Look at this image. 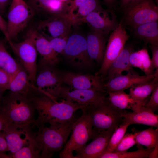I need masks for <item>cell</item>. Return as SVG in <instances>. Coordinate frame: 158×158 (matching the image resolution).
Returning a JSON list of instances; mask_svg holds the SVG:
<instances>
[{
  "instance_id": "1",
  "label": "cell",
  "mask_w": 158,
  "mask_h": 158,
  "mask_svg": "<svg viewBox=\"0 0 158 158\" xmlns=\"http://www.w3.org/2000/svg\"><path fill=\"white\" fill-rule=\"evenodd\" d=\"M34 105L38 116L34 124L37 127L61 123L75 118L74 114L81 106L63 99L60 102L39 90L27 97Z\"/></svg>"
},
{
  "instance_id": "2",
  "label": "cell",
  "mask_w": 158,
  "mask_h": 158,
  "mask_svg": "<svg viewBox=\"0 0 158 158\" xmlns=\"http://www.w3.org/2000/svg\"><path fill=\"white\" fill-rule=\"evenodd\" d=\"M77 119L37 127L36 139L40 150L41 158L51 157L63 148L70 135L73 125Z\"/></svg>"
},
{
  "instance_id": "3",
  "label": "cell",
  "mask_w": 158,
  "mask_h": 158,
  "mask_svg": "<svg viewBox=\"0 0 158 158\" xmlns=\"http://www.w3.org/2000/svg\"><path fill=\"white\" fill-rule=\"evenodd\" d=\"M0 107L8 121L18 125L34 124L35 109L32 102L26 96L10 91L3 96Z\"/></svg>"
},
{
  "instance_id": "4",
  "label": "cell",
  "mask_w": 158,
  "mask_h": 158,
  "mask_svg": "<svg viewBox=\"0 0 158 158\" xmlns=\"http://www.w3.org/2000/svg\"><path fill=\"white\" fill-rule=\"evenodd\" d=\"M83 109L90 117L95 137L103 131L114 130L123 122L122 114L126 110L113 106L106 97L97 104Z\"/></svg>"
},
{
  "instance_id": "5",
  "label": "cell",
  "mask_w": 158,
  "mask_h": 158,
  "mask_svg": "<svg viewBox=\"0 0 158 158\" xmlns=\"http://www.w3.org/2000/svg\"><path fill=\"white\" fill-rule=\"evenodd\" d=\"M82 114L74 122L70 136L60 152L61 158H74L73 152L85 145L95 137L92 121L88 112L82 109Z\"/></svg>"
},
{
  "instance_id": "6",
  "label": "cell",
  "mask_w": 158,
  "mask_h": 158,
  "mask_svg": "<svg viewBox=\"0 0 158 158\" xmlns=\"http://www.w3.org/2000/svg\"><path fill=\"white\" fill-rule=\"evenodd\" d=\"M126 25L133 29L158 20V8L154 0H135L123 8Z\"/></svg>"
},
{
  "instance_id": "7",
  "label": "cell",
  "mask_w": 158,
  "mask_h": 158,
  "mask_svg": "<svg viewBox=\"0 0 158 158\" xmlns=\"http://www.w3.org/2000/svg\"><path fill=\"white\" fill-rule=\"evenodd\" d=\"M35 13L24 0H12L8 15L7 41L17 39Z\"/></svg>"
},
{
  "instance_id": "8",
  "label": "cell",
  "mask_w": 158,
  "mask_h": 158,
  "mask_svg": "<svg viewBox=\"0 0 158 158\" xmlns=\"http://www.w3.org/2000/svg\"><path fill=\"white\" fill-rule=\"evenodd\" d=\"M61 55L70 65L79 69L87 68L92 64L87 51L86 38L79 34L68 37Z\"/></svg>"
},
{
  "instance_id": "9",
  "label": "cell",
  "mask_w": 158,
  "mask_h": 158,
  "mask_svg": "<svg viewBox=\"0 0 158 158\" xmlns=\"http://www.w3.org/2000/svg\"><path fill=\"white\" fill-rule=\"evenodd\" d=\"M129 38L123 24L119 23L118 27L111 33L108 40L104 59L100 69L95 73L103 80L111 63L123 49Z\"/></svg>"
},
{
  "instance_id": "10",
  "label": "cell",
  "mask_w": 158,
  "mask_h": 158,
  "mask_svg": "<svg viewBox=\"0 0 158 158\" xmlns=\"http://www.w3.org/2000/svg\"><path fill=\"white\" fill-rule=\"evenodd\" d=\"M27 36L23 41L20 42H14L12 40L8 42L20 64L27 72L30 80L35 85L37 72L38 52L32 39Z\"/></svg>"
},
{
  "instance_id": "11",
  "label": "cell",
  "mask_w": 158,
  "mask_h": 158,
  "mask_svg": "<svg viewBox=\"0 0 158 158\" xmlns=\"http://www.w3.org/2000/svg\"><path fill=\"white\" fill-rule=\"evenodd\" d=\"M41 21L36 30L48 40L60 37L68 38L71 26L76 23L68 14L50 15Z\"/></svg>"
},
{
  "instance_id": "12",
  "label": "cell",
  "mask_w": 158,
  "mask_h": 158,
  "mask_svg": "<svg viewBox=\"0 0 158 158\" xmlns=\"http://www.w3.org/2000/svg\"><path fill=\"white\" fill-rule=\"evenodd\" d=\"M61 71L55 66L37 70L35 85L40 91L57 99L63 84Z\"/></svg>"
},
{
  "instance_id": "13",
  "label": "cell",
  "mask_w": 158,
  "mask_h": 158,
  "mask_svg": "<svg viewBox=\"0 0 158 158\" xmlns=\"http://www.w3.org/2000/svg\"><path fill=\"white\" fill-rule=\"evenodd\" d=\"M107 93L91 89H73L68 87L62 86L59 98L75 102L83 109L94 105L106 97Z\"/></svg>"
},
{
  "instance_id": "14",
  "label": "cell",
  "mask_w": 158,
  "mask_h": 158,
  "mask_svg": "<svg viewBox=\"0 0 158 158\" xmlns=\"http://www.w3.org/2000/svg\"><path fill=\"white\" fill-rule=\"evenodd\" d=\"M63 83L73 89H91L107 93L104 90L103 81L99 76L61 71Z\"/></svg>"
},
{
  "instance_id": "15",
  "label": "cell",
  "mask_w": 158,
  "mask_h": 158,
  "mask_svg": "<svg viewBox=\"0 0 158 158\" xmlns=\"http://www.w3.org/2000/svg\"><path fill=\"white\" fill-rule=\"evenodd\" d=\"M27 36L33 40L40 58L37 65V71L45 68L56 66L60 61L59 54L50 47L49 40L36 30L31 29Z\"/></svg>"
},
{
  "instance_id": "16",
  "label": "cell",
  "mask_w": 158,
  "mask_h": 158,
  "mask_svg": "<svg viewBox=\"0 0 158 158\" xmlns=\"http://www.w3.org/2000/svg\"><path fill=\"white\" fill-rule=\"evenodd\" d=\"M87 22L92 29L108 35L118 27V23L114 12L101 8L94 11L79 21Z\"/></svg>"
},
{
  "instance_id": "17",
  "label": "cell",
  "mask_w": 158,
  "mask_h": 158,
  "mask_svg": "<svg viewBox=\"0 0 158 158\" xmlns=\"http://www.w3.org/2000/svg\"><path fill=\"white\" fill-rule=\"evenodd\" d=\"M155 77L153 75H139L134 71L128 72L125 75L116 77L104 83V90L108 93L123 90L135 85L148 82Z\"/></svg>"
},
{
  "instance_id": "18",
  "label": "cell",
  "mask_w": 158,
  "mask_h": 158,
  "mask_svg": "<svg viewBox=\"0 0 158 158\" xmlns=\"http://www.w3.org/2000/svg\"><path fill=\"white\" fill-rule=\"evenodd\" d=\"M30 126L8 123L1 131L11 154L15 153L28 144L30 128L26 136L23 138L22 136L25 134Z\"/></svg>"
},
{
  "instance_id": "19",
  "label": "cell",
  "mask_w": 158,
  "mask_h": 158,
  "mask_svg": "<svg viewBox=\"0 0 158 158\" xmlns=\"http://www.w3.org/2000/svg\"><path fill=\"white\" fill-rule=\"evenodd\" d=\"M114 131L106 130L100 132L90 143L75 151L74 158H99L106 152Z\"/></svg>"
},
{
  "instance_id": "20",
  "label": "cell",
  "mask_w": 158,
  "mask_h": 158,
  "mask_svg": "<svg viewBox=\"0 0 158 158\" xmlns=\"http://www.w3.org/2000/svg\"><path fill=\"white\" fill-rule=\"evenodd\" d=\"M107 36L92 29L86 38L87 51L89 57L92 61L101 64L104 58Z\"/></svg>"
},
{
  "instance_id": "21",
  "label": "cell",
  "mask_w": 158,
  "mask_h": 158,
  "mask_svg": "<svg viewBox=\"0 0 158 158\" xmlns=\"http://www.w3.org/2000/svg\"><path fill=\"white\" fill-rule=\"evenodd\" d=\"M38 90L30 81L27 72L22 66L19 70L12 76L8 90L27 97Z\"/></svg>"
},
{
  "instance_id": "22",
  "label": "cell",
  "mask_w": 158,
  "mask_h": 158,
  "mask_svg": "<svg viewBox=\"0 0 158 158\" xmlns=\"http://www.w3.org/2000/svg\"><path fill=\"white\" fill-rule=\"evenodd\" d=\"M134 45H129L123 49L111 63L104 80L107 81L122 75L124 71L129 72L133 71L129 61V57L133 51Z\"/></svg>"
},
{
  "instance_id": "23",
  "label": "cell",
  "mask_w": 158,
  "mask_h": 158,
  "mask_svg": "<svg viewBox=\"0 0 158 158\" xmlns=\"http://www.w3.org/2000/svg\"><path fill=\"white\" fill-rule=\"evenodd\" d=\"M123 119L130 125L143 124L152 127L158 126V115L150 109L142 106L138 110L128 112L125 110L122 114Z\"/></svg>"
},
{
  "instance_id": "24",
  "label": "cell",
  "mask_w": 158,
  "mask_h": 158,
  "mask_svg": "<svg viewBox=\"0 0 158 158\" xmlns=\"http://www.w3.org/2000/svg\"><path fill=\"white\" fill-rule=\"evenodd\" d=\"M109 102L114 106L122 109H129L132 111L138 110L147 102H141L135 100L129 94L121 90L107 93Z\"/></svg>"
},
{
  "instance_id": "25",
  "label": "cell",
  "mask_w": 158,
  "mask_h": 158,
  "mask_svg": "<svg viewBox=\"0 0 158 158\" xmlns=\"http://www.w3.org/2000/svg\"><path fill=\"white\" fill-rule=\"evenodd\" d=\"M129 61L132 67L140 68L145 75H151L154 73L155 68L145 48L136 51H132L130 55Z\"/></svg>"
},
{
  "instance_id": "26",
  "label": "cell",
  "mask_w": 158,
  "mask_h": 158,
  "mask_svg": "<svg viewBox=\"0 0 158 158\" xmlns=\"http://www.w3.org/2000/svg\"><path fill=\"white\" fill-rule=\"evenodd\" d=\"M133 29L136 37L150 45H158V20L140 25Z\"/></svg>"
},
{
  "instance_id": "27",
  "label": "cell",
  "mask_w": 158,
  "mask_h": 158,
  "mask_svg": "<svg viewBox=\"0 0 158 158\" xmlns=\"http://www.w3.org/2000/svg\"><path fill=\"white\" fill-rule=\"evenodd\" d=\"M6 158H39L41 152L36 139V133H33L30 129L28 136V143L16 152L6 155Z\"/></svg>"
},
{
  "instance_id": "28",
  "label": "cell",
  "mask_w": 158,
  "mask_h": 158,
  "mask_svg": "<svg viewBox=\"0 0 158 158\" xmlns=\"http://www.w3.org/2000/svg\"><path fill=\"white\" fill-rule=\"evenodd\" d=\"M158 85V76H155L151 80L130 88L129 94L137 101L148 102L147 98Z\"/></svg>"
},
{
  "instance_id": "29",
  "label": "cell",
  "mask_w": 158,
  "mask_h": 158,
  "mask_svg": "<svg viewBox=\"0 0 158 158\" xmlns=\"http://www.w3.org/2000/svg\"><path fill=\"white\" fill-rule=\"evenodd\" d=\"M21 66L9 54L3 42L0 41V69L12 76Z\"/></svg>"
},
{
  "instance_id": "30",
  "label": "cell",
  "mask_w": 158,
  "mask_h": 158,
  "mask_svg": "<svg viewBox=\"0 0 158 158\" xmlns=\"http://www.w3.org/2000/svg\"><path fill=\"white\" fill-rule=\"evenodd\" d=\"M137 143L145 146L147 148H154L158 144V128L154 129L152 127L141 131L137 132Z\"/></svg>"
},
{
  "instance_id": "31",
  "label": "cell",
  "mask_w": 158,
  "mask_h": 158,
  "mask_svg": "<svg viewBox=\"0 0 158 158\" xmlns=\"http://www.w3.org/2000/svg\"><path fill=\"white\" fill-rule=\"evenodd\" d=\"M137 150L120 152H105L101 155L99 158H148L150 154L154 149L143 148L138 145Z\"/></svg>"
},
{
  "instance_id": "32",
  "label": "cell",
  "mask_w": 158,
  "mask_h": 158,
  "mask_svg": "<svg viewBox=\"0 0 158 158\" xmlns=\"http://www.w3.org/2000/svg\"><path fill=\"white\" fill-rule=\"evenodd\" d=\"M129 126V124L123 118V122L114 130L111 135L105 152H114L125 134Z\"/></svg>"
},
{
  "instance_id": "33",
  "label": "cell",
  "mask_w": 158,
  "mask_h": 158,
  "mask_svg": "<svg viewBox=\"0 0 158 158\" xmlns=\"http://www.w3.org/2000/svg\"><path fill=\"white\" fill-rule=\"evenodd\" d=\"M102 8L100 0H87L78 8L77 13L74 14L73 18L76 23H79L81 19Z\"/></svg>"
},
{
  "instance_id": "34",
  "label": "cell",
  "mask_w": 158,
  "mask_h": 158,
  "mask_svg": "<svg viewBox=\"0 0 158 158\" xmlns=\"http://www.w3.org/2000/svg\"><path fill=\"white\" fill-rule=\"evenodd\" d=\"M137 132L125 134L113 152H120L128 150L137 144Z\"/></svg>"
},
{
  "instance_id": "35",
  "label": "cell",
  "mask_w": 158,
  "mask_h": 158,
  "mask_svg": "<svg viewBox=\"0 0 158 158\" xmlns=\"http://www.w3.org/2000/svg\"><path fill=\"white\" fill-rule=\"evenodd\" d=\"M54 0H28V5L36 13L49 14V8Z\"/></svg>"
},
{
  "instance_id": "36",
  "label": "cell",
  "mask_w": 158,
  "mask_h": 158,
  "mask_svg": "<svg viewBox=\"0 0 158 158\" xmlns=\"http://www.w3.org/2000/svg\"><path fill=\"white\" fill-rule=\"evenodd\" d=\"M68 38L57 37L49 40L51 47L59 54L61 55L65 48Z\"/></svg>"
},
{
  "instance_id": "37",
  "label": "cell",
  "mask_w": 158,
  "mask_h": 158,
  "mask_svg": "<svg viewBox=\"0 0 158 158\" xmlns=\"http://www.w3.org/2000/svg\"><path fill=\"white\" fill-rule=\"evenodd\" d=\"M149 100L145 106L154 112L158 109V85L152 91Z\"/></svg>"
},
{
  "instance_id": "38",
  "label": "cell",
  "mask_w": 158,
  "mask_h": 158,
  "mask_svg": "<svg viewBox=\"0 0 158 158\" xmlns=\"http://www.w3.org/2000/svg\"><path fill=\"white\" fill-rule=\"evenodd\" d=\"M12 76L0 69V87L5 91L8 90Z\"/></svg>"
},
{
  "instance_id": "39",
  "label": "cell",
  "mask_w": 158,
  "mask_h": 158,
  "mask_svg": "<svg viewBox=\"0 0 158 158\" xmlns=\"http://www.w3.org/2000/svg\"><path fill=\"white\" fill-rule=\"evenodd\" d=\"M87 0H70L67 7V13L73 18L74 11Z\"/></svg>"
},
{
  "instance_id": "40",
  "label": "cell",
  "mask_w": 158,
  "mask_h": 158,
  "mask_svg": "<svg viewBox=\"0 0 158 158\" xmlns=\"http://www.w3.org/2000/svg\"><path fill=\"white\" fill-rule=\"evenodd\" d=\"M152 55V61L156 69H158V45H150Z\"/></svg>"
},
{
  "instance_id": "41",
  "label": "cell",
  "mask_w": 158,
  "mask_h": 158,
  "mask_svg": "<svg viewBox=\"0 0 158 158\" xmlns=\"http://www.w3.org/2000/svg\"><path fill=\"white\" fill-rule=\"evenodd\" d=\"M8 151L6 141L1 131L0 132V156Z\"/></svg>"
},
{
  "instance_id": "42",
  "label": "cell",
  "mask_w": 158,
  "mask_h": 158,
  "mask_svg": "<svg viewBox=\"0 0 158 158\" xmlns=\"http://www.w3.org/2000/svg\"><path fill=\"white\" fill-rule=\"evenodd\" d=\"M8 123H10L7 121L0 107V132Z\"/></svg>"
},
{
  "instance_id": "43",
  "label": "cell",
  "mask_w": 158,
  "mask_h": 158,
  "mask_svg": "<svg viewBox=\"0 0 158 158\" xmlns=\"http://www.w3.org/2000/svg\"><path fill=\"white\" fill-rule=\"evenodd\" d=\"M7 22L3 18L0 13V30L4 35L6 39H8L7 33Z\"/></svg>"
},
{
  "instance_id": "44",
  "label": "cell",
  "mask_w": 158,
  "mask_h": 158,
  "mask_svg": "<svg viewBox=\"0 0 158 158\" xmlns=\"http://www.w3.org/2000/svg\"><path fill=\"white\" fill-rule=\"evenodd\" d=\"M108 8V9L114 12L116 8L117 0H102Z\"/></svg>"
},
{
  "instance_id": "45",
  "label": "cell",
  "mask_w": 158,
  "mask_h": 158,
  "mask_svg": "<svg viewBox=\"0 0 158 158\" xmlns=\"http://www.w3.org/2000/svg\"><path fill=\"white\" fill-rule=\"evenodd\" d=\"M12 0H0V13L4 12Z\"/></svg>"
},
{
  "instance_id": "46",
  "label": "cell",
  "mask_w": 158,
  "mask_h": 158,
  "mask_svg": "<svg viewBox=\"0 0 158 158\" xmlns=\"http://www.w3.org/2000/svg\"><path fill=\"white\" fill-rule=\"evenodd\" d=\"M148 158H158V144H157L150 154Z\"/></svg>"
},
{
  "instance_id": "47",
  "label": "cell",
  "mask_w": 158,
  "mask_h": 158,
  "mask_svg": "<svg viewBox=\"0 0 158 158\" xmlns=\"http://www.w3.org/2000/svg\"><path fill=\"white\" fill-rule=\"evenodd\" d=\"M135 0H120V5L123 9L128 4Z\"/></svg>"
},
{
  "instance_id": "48",
  "label": "cell",
  "mask_w": 158,
  "mask_h": 158,
  "mask_svg": "<svg viewBox=\"0 0 158 158\" xmlns=\"http://www.w3.org/2000/svg\"><path fill=\"white\" fill-rule=\"evenodd\" d=\"M5 91L0 87V102L3 97V94Z\"/></svg>"
},
{
  "instance_id": "49",
  "label": "cell",
  "mask_w": 158,
  "mask_h": 158,
  "mask_svg": "<svg viewBox=\"0 0 158 158\" xmlns=\"http://www.w3.org/2000/svg\"><path fill=\"white\" fill-rule=\"evenodd\" d=\"M63 3L68 4L70 0H59Z\"/></svg>"
}]
</instances>
